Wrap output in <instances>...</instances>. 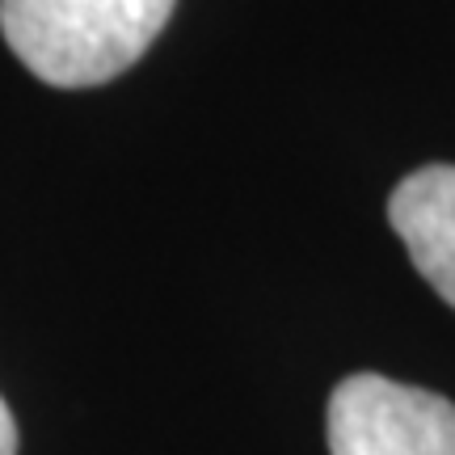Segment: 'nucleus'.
Instances as JSON below:
<instances>
[{
	"mask_svg": "<svg viewBox=\"0 0 455 455\" xmlns=\"http://www.w3.org/2000/svg\"><path fill=\"white\" fill-rule=\"evenodd\" d=\"M333 455H455V405L388 375H350L329 396Z\"/></svg>",
	"mask_w": 455,
	"mask_h": 455,
	"instance_id": "nucleus-2",
	"label": "nucleus"
},
{
	"mask_svg": "<svg viewBox=\"0 0 455 455\" xmlns=\"http://www.w3.org/2000/svg\"><path fill=\"white\" fill-rule=\"evenodd\" d=\"M388 224L418 275L455 308V164H426L388 198Z\"/></svg>",
	"mask_w": 455,
	"mask_h": 455,
	"instance_id": "nucleus-3",
	"label": "nucleus"
},
{
	"mask_svg": "<svg viewBox=\"0 0 455 455\" xmlns=\"http://www.w3.org/2000/svg\"><path fill=\"white\" fill-rule=\"evenodd\" d=\"M178 0H0L13 55L55 89H89L123 76L144 55Z\"/></svg>",
	"mask_w": 455,
	"mask_h": 455,
	"instance_id": "nucleus-1",
	"label": "nucleus"
},
{
	"mask_svg": "<svg viewBox=\"0 0 455 455\" xmlns=\"http://www.w3.org/2000/svg\"><path fill=\"white\" fill-rule=\"evenodd\" d=\"M0 455H17V422L4 401H0Z\"/></svg>",
	"mask_w": 455,
	"mask_h": 455,
	"instance_id": "nucleus-4",
	"label": "nucleus"
}]
</instances>
